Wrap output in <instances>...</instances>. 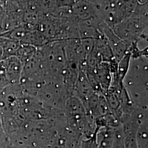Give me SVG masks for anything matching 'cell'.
Listing matches in <instances>:
<instances>
[{"instance_id": "6da1fadb", "label": "cell", "mask_w": 148, "mask_h": 148, "mask_svg": "<svg viewBox=\"0 0 148 148\" xmlns=\"http://www.w3.org/2000/svg\"><path fill=\"white\" fill-rule=\"evenodd\" d=\"M5 77L11 82H16L20 78L23 69V65L20 59L16 56L1 60Z\"/></svg>"}, {"instance_id": "7a4b0ae2", "label": "cell", "mask_w": 148, "mask_h": 148, "mask_svg": "<svg viewBox=\"0 0 148 148\" xmlns=\"http://www.w3.org/2000/svg\"><path fill=\"white\" fill-rule=\"evenodd\" d=\"M20 45V42L0 37V47L2 50V60L16 56Z\"/></svg>"}, {"instance_id": "3957f363", "label": "cell", "mask_w": 148, "mask_h": 148, "mask_svg": "<svg viewBox=\"0 0 148 148\" xmlns=\"http://www.w3.org/2000/svg\"><path fill=\"white\" fill-rule=\"evenodd\" d=\"M30 32L27 26L22 23L8 32L0 35V37L20 42L25 36L29 32Z\"/></svg>"}, {"instance_id": "277c9868", "label": "cell", "mask_w": 148, "mask_h": 148, "mask_svg": "<svg viewBox=\"0 0 148 148\" xmlns=\"http://www.w3.org/2000/svg\"><path fill=\"white\" fill-rule=\"evenodd\" d=\"M5 11L2 5L0 4V20L5 14Z\"/></svg>"}]
</instances>
